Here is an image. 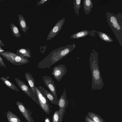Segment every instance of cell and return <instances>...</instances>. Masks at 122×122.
I'll return each mask as SVG.
<instances>
[{
    "mask_svg": "<svg viewBox=\"0 0 122 122\" xmlns=\"http://www.w3.org/2000/svg\"><path fill=\"white\" fill-rule=\"evenodd\" d=\"M76 47L74 42L52 50L38 64L37 67L41 69L50 68L51 66L66 56Z\"/></svg>",
    "mask_w": 122,
    "mask_h": 122,
    "instance_id": "1",
    "label": "cell"
},
{
    "mask_svg": "<svg viewBox=\"0 0 122 122\" xmlns=\"http://www.w3.org/2000/svg\"><path fill=\"white\" fill-rule=\"evenodd\" d=\"M98 53L93 49L89 58V64L92 74V89L100 90L102 89L104 83L99 66Z\"/></svg>",
    "mask_w": 122,
    "mask_h": 122,
    "instance_id": "2",
    "label": "cell"
},
{
    "mask_svg": "<svg viewBox=\"0 0 122 122\" xmlns=\"http://www.w3.org/2000/svg\"><path fill=\"white\" fill-rule=\"evenodd\" d=\"M107 19L108 25L122 46V14L119 13L117 15L114 13L106 12Z\"/></svg>",
    "mask_w": 122,
    "mask_h": 122,
    "instance_id": "3",
    "label": "cell"
},
{
    "mask_svg": "<svg viewBox=\"0 0 122 122\" xmlns=\"http://www.w3.org/2000/svg\"><path fill=\"white\" fill-rule=\"evenodd\" d=\"M0 55L10 62L17 66L25 64L29 62L28 57H23L11 52H0Z\"/></svg>",
    "mask_w": 122,
    "mask_h": 122,
    "instance_id": "4",
    "label": "cell"
},
{
    "mask_svg": "<svg viewBox=\"0 0 122 122\" xmlns=\"http://www.w3.org/2000/svg\"><path fill=\"white\" fill-rule=\"evenodd\" d=\"M69 101L67 99L66 89L64 88V91L58 100V106L59 116V122H62L64 115L66 112L65 109L67 107Z\"/></svg>",
    "mask_w": 122,
    "mask_h": 122,
    "instance_id": "5",
    "label": "cell"
},
{
    "mask_svg": "<svg viewBox=\"0 0 122 122\" xmlns=\"http://www.w3.org/2000/svg\"><path fill=\"white\" fill-rule=\"evenodd\" d=\"M15 81L19 87L27 96L30 97L36 103L39 105L37 95H35L30 88L23 81L17 78H15Z\"/></svg>",
    "mask_w": 122,
    "mask_h": 122,
    "instance_id": "6",
    "label": "cell"
},
{
    "mask_svg": "<svg viewBox=\"0 0 122 122\" xmlns=\"http://www.w3.org/2000/svg\"><path fill=\"white\" fill-rule=\"evenodd\" d=\"M35 88L39 103V105L46 114H49L50 110L48 100L38 89L36 86Z\"/></svg>",
    "mask_w": 122,
    "mask_h": 122,
    "instance_id": "7",
    "label": "cell"
},
{
    "mask_svg": "<svg viewBox=\"0 0 122 122\" xmlns=\"http://www.w3.org/2000/svg\"><path fill=\"white\" fill-rule=\"evenodd\" d=\"M67 71L65 65L61 64L53 68L52 74L56 80L60 81L65 75Z\"/></svg>",
    "mask_w": 122,
    "mask_h": 122,
    "instance_id": "8",
    "label": "cell"
},
{
    "mask_svg": "<svg viewBox=\"0 0 122 122\" xmlns=\"http://www.w3.org/2000/svg\"><path fill=\"white\" fill-rule=\"evenodd\" d=\"M65 20L64 17L59 20L54 25L49 33L46 40L49 41L54 37L61 29Z\"/></svg>",
    "mask_w": 122,
    "mask_h": 122,
    "instance_id": "9",
    "label": "cell"
},
{
    "mask_svg": "<svg viewBox=\"0 0 122 122\" xmlns=\"http://www.w3.org/2000/svg\"><path fill=\"white\" fill-rule=\"evenodd\" d=\"M44 83L49 90L51 92L56 99H57L56 94V86L54 81L50 76H43L42 78Z\"/></svg>",
    "mask_w": 122,
    "mask_h": 122,
    "instance_id": "10",
    "label": "cell"
},
{
    "mask_svg": "<svg viewBox=\"0 0 122 122\" xmlns=\"http://www.w3.org/2000/svg\"><path fill=\"white\" fill-rule=\"evenodd\" d=\"M16 104L20 111L28 122H34L31 112L27 108L23 103L17 101L16 102Z\"/></svg>",
    "mask_w": 122,
    "mask_h": 122,
    "instance_id": "11",
    "label": "cell"
},
{
    "mask_svg": "<svg viewBox=\"0 0 122 122\" xmlns=\"http://www.w3.org/2000/svg\"><path fill=\"white\" fill-rule=\"evenodd\" d=\"M38 89L51 103L58 106V100L56 99L53 95L41 86L37 87Z\"/></svg>",
    "mask_w": 122,
    "mask_h": 122,
    "instance_id": "12",
    "label": "cell"
},
{
    "mask_svg": "<svg viewBox=\"0 0 122 122\" xmlns=\"http://www.w3.org/2000/svg\"><path fill=\"white\" fill-rule=\"evenodd\" d=\"M25 76L34 94L37 95L35 90V85L34 79L32 75L30 73L26 72L25 73Z\"/></svg>",
    "mask_w": 122,
    "mask_h": 122,
    "instance_id": "13",
    "label": "cell"
},
{
    "mask_svg": "<svg viewBox=\"0 0 122 122\" xmlns=\"http://www.w3.org/2000/svg\"><path fill=\"white\" fill-rule=\"evenodd\" d=\"M18 18L19 23L22 30L24 33H26L29 27L27 25L25 20L21 14L19 15Z\"/></svg>",
    "mask_w": 122,
    "mask_h": 122,
    "instance_id": "14",
    "label": "cell"
},
{
    "mask_svg": "<svg viewBox=\"0 0 122 122\" xmlns=\"http://www.w3.org/2000/svg\"><path fill=\"white\" fill-rule=\"evenodd\" d=\"M83 8L85 14L88 15L92 9L93 8L92 2L91 0H84L83 1Z\"/></svg>",
    "mask_w": 122,
    "mask_h": 122,
    "instance_id": "15",
    "label": "cell"
},
{
    "mask_svg": "<svg viewBox=\"0 0 122 122\" xmlns=\"http://www.w3.org/2000/svg\"><path fill=\"white\" fill-rule=\"evenodd\" d=\"M31 52L28 48H21L16 50V54L23 57H27L31 58Z\"/></svg>",
    "mask_w": 122,
    "mask_h": 122,
    "instance_id": "16",
    "label": "cell"
},
{
    "mask_svg": "<svg viewBox=\"0 0 122 122\" xmlns=\"http://www.w3.org/2000/svg\"><path fill=\"white\" fill-rule=\"evenodd\" d=\"M6 117L8 122H21L17 116L10 111L7 112Z\"/></svg>",
    "mask_w": 122,
    "mask_h": 122,
    "instance_id": "17",
    "label": "cell"
},
{
    "mask_svg": "<svg viewBox=\"0 0 122 122\" xmlns=\"http://www.w3.org/2000/svg\"><path fill=\"white\" fill-rule=\"evenodd\" d=\"M87 115L94 122H105L101 116L93 112H89Z\"/></svg>",
    "mask_w": 122,
    "mask_h": 122,
    "instance_id": "18",
    "label": "cell"
},
{
    "mask_svg": "<svg viewBox=\"0 0 122 122\" xmlns=\"http://www.w3.org/2000/svg\"><path fill=\"white\" fill-rule=\"evenodd\" d=\"M0 79L6 86L10 88L17 92L19 91L18 88L12 82L6 78L4 77H1L0 78Z\"/></svg>",
    "mask_w": 122,
    "mask_h": 122,
    "instance_id": "19",
    "label": "cell"
},
{
    "mask_svg": "<svg viewBox=\"0 0 122 122\" xmlns=\"http://www.w3.org/2000/svg\"><path fill=\"white\" fill-rule=\"evenodd\" d=\"M90 32L87 30H84L75 33L71 36V38L76 39L83 37L90 34Z\"/></svg>",
    "mask_w": 122,
    "mask_h": 122,
    "instance_id": "20",
    "label": "cell"
},
{
    "mask_svg": "<svg viewBox=\"0 0 122 122\" xmlns=\"http://www.w3.org/2000/svg\"><path fill=\"white\" fill-rule=\"evenodd\" d=\"M97 33L100 38L105 41L111 42L113 41L110 36L105 33L98 31Z\"/></svg>",
    "mask_w": 122,
    "mask_h": 122,
    "instance_id": "21",
    "label": "cell"
},
{
    "mask_svg": "<svg viewBox=\"0 0 122 122\" xmlns=\"http://www.w3.org/2000/svg\"><path fill=\"white\" fill-rule=\"evenodd\" d=\"M10 27L11 31L14 36L17 38H20L21 35L17 27L13 23L10 24Z\"/></svg>",
    "mask_w": 122,
    "mask_h": 122,
    "instance_id": "22",
    "label": "cell"
},
{
    "mask_svg": "<svg viewBox=\"0 0 122 122\" xmlns=\"http://www.w3.org/2000/svg\"><path fill=\"white\" fill-rule=\"evenodd\" d=\"M81 0H74V9L77 16L79 15V10L81 7Z\"/></svg>",
    "mask_w": 122,
    "mask_h": 122,
    "instance_id": "23",
    "label": "cell"
},
{
    "mask_svg": "<svg viewBox=\"0 0 122 122\" xmlns=\"http://www.w3.org/2000/svg\"><path fill=\"white\" fill-rule=\"evenodd\" d=\"M58 110L56 111L54 113L52 116V122H59V116Z\"/></svg>",
    "mask_w": 122,
    "mask_h": 122,
    "instance_id": "24",
    "label": "cell"
},
{
    "mask_svg": "<svg viewBox=\"0 0 122 122\" xmlns=\"http://www.w3.org/2000/svg\"><path fill=\"white\" fill-rule=\"evenodd\" d=\"M0 66H1L5 68L6 67V66L5 64L3 59L0 55Z\"/></svg>",
    "mask_w": 122,
    "mask_h": 122,
    "instance_id": "25",
    "label": "cell"
},
{
    "mask_svg": "<svg viewBox=\"0 0 122 122\" xmlns=\"http://www.w3.org/2000/svg\"><path fill=\"white\" fill-rule=\"evenodd\" d=\"M48 0H41L37 2L38 5H40L45 3Z\"/></svg>",
    "mask_w": 122,
    "mask_h": 122,
    "instance_id": "26",
    "label": "cell"
},
{
    "mask_svg": "<svg viewBox=\"0 0 122 122\" xmlns=\"http://www.w3.org/2000/svg\"><path fill=\"white\" fill-rule=\"evenodd\" d=\"M85 122H94L87 115L85 117Z\"/></svg>",
    "mask_w": 122,
    "mask_h": 122,
    "instance_id": "27",
    "label": "cell"
},
{
    "mask_svg": "<svg viewBox=\"0 0 122 122\" xmlns=\"http://www.w3.org/2000/svg\"><path fill=\"white\" fill-rule=\"evenodd\" d=\"M44 122H51L50 118L48 117H46L45 119Z\"/></svg>",
    "mask_w": 122,
    "mask_h": 122,
    "instance_id": "28",
    "label": "cell"
},
{
    "mask_svg": "<svg viewBox=\"0 0 122 122\" xmlns=\"http://www.w3.org/2000/svg\"><path fill=\"white\" fill-rule=\"evenodd\" d=\"M0 46H4L5 45L3 43L2 41L0 39Z\"/></svg>",
    "mask_w": 122,
    "mask_h": 122,
    "instance_id": "29",
    "label": "cell"
},
{
    "mask_svg": "<svg viewBox=\"0 0 122 122\" xmlns=\"http://www.w3.org/2000/svg\"><path fill=\"white\" fill-rule=\"evenodd\" d=\"M4 51V50H3L0 47V52H2V51Z\"/></svg>",
    "mask_w": 122,
    "mask_h": 122,
    "instance_id": "30",
    "label": "cell"
}]
</instances>
